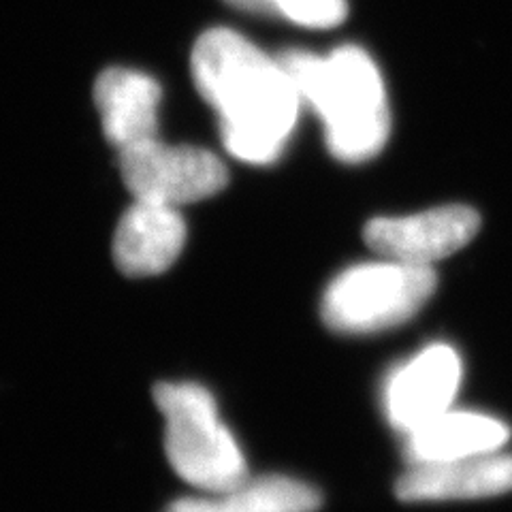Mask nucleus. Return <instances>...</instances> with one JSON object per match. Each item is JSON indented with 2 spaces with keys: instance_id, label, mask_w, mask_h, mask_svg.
Instances as JSON below:
<instances>
[{
  "instance_id": "obj_2",
  "label": "nucleus",
  "mask_w": 512,
  "mask_h": 512,
  "mask_svg": "<svg viewBox=\"0 0 512 512\" xmlns=\"http://www.w3.org/2000/svg\"><path fill=\"white\" fill-rule=\"evenodd\" d=\"M278 62L301 103L325 124L329 152L342 163H365L380 154L391 133L382 75L370 54L342 45L329 56L284 52Z\"/></svg>"
},
{
  "instance_id": "obj_13",
  "label": "nucleus",
  "mask_w": 512,
  "mask_h": 512,
  "mask_svg": "<svg viewBox=\"0 0 512 512\" xmlns=\"http://www.w3.org/2000/svg\"><path fill=\"white\" fill-rule=\"evenodd\" d=\"M224 3L248 13L282 18L303 28H335L348 15L346 0H224Z\"/></svg>"
},
{
  "instance_id": "obj_7",
  "label": "nucleus",
  "mask_w": 512,
  "mask_h": 512,
  "mask_svg": "<svg viewBox=\"0 0 512 512\" xmlns=\"http://www.w3.org/2000/svg\"><path fill=\"white\" fill-rule=\"evenodd\" d=\"M463 365L457 350L434 344L389 376L382 391V408L391 427L406 436L451 408L459 391Z\"/></svg>"
},
{
  "instance_id": "obj_1",
  "label": "nucleus",
  "mask_w": 512,
  "mask_h": 512,
  "mask_svg": "<svg viewBox=\"0 0 512 512\" xmlns=\"http://www.w3.org/2000/svg\"><path fill=\"white\" fill-rule=\"evenodd\" d=\"M190 71L220 120L222 143L235 158L269 165L286 148L301 99L282 64L229 28L203 32Z\"/></svg>"
},
{
  "instance_id": "obj_8",
  "label": "nucleus",
  "mask_w": 512,
  "mask_h": 512,
  "mask_svg": "<svg viewBox=\"0 0 512 512\" xmlns=\"http://www.w3.org/2000/svg\"><path fill=\"white\" fill-rule=\"evenodd\" d=\"M395 491L399 500L410 504L493 498L512 491V455L495 451L410 466Z\"/></svg>"
},
{
  "instance_id": "obj_3",
  "label": "nucleus",
  "mask_w": 512,
  "mask_h": 512,
  "mask_svg": "<svg viewBox=\"0 0 512 512\" xmlns=\"http://www.w3.org/2000/svg\"><path fill=\"white\" fill-rule=\"evenodd\" d=\"M154 402L165 416V451L188 485L222 493L242 485L248 463L229 427L220 421L214 395L197 382H160Z\"/></svg>"
},
{
  "instance_id": "obj_5",
  "label": "nucleus",
  "mask_w": 512,
  "mask_h": 512,
  "mask_svg": "<svg viewBox=\"0 0 512 512\" xmlns=\"http://www.w3.org/2000/svg\"><path fill=\"white\" fill-rule=\"evenodd\" d=\"M120 173L135 199L171 207L210 199L229 184L227 167L210 150L158 137L120 150Z\"/></svg>"
},
{
  "instance_id": "obj_6",
  "label": "nucleus",
  "mask_w": 512,
  "mask_h": 512,
  "mask_svg": "<svg viewBox=\"0 0 512 512\" xmlns=\"http://www.w3.org/2000/svg\"><path fill=\"white\" fill-rule=\"evenodd\" d=\"M480 229V216L466 205L434 207L412 216L374 218L365 224L363 237L382 259L431 267L455 254Z\"/></svg>"
},
{
  "instance_id": "obj_9",
  "label": "nucleus",
  "mask_w": 512,
  "mask_h": 512,
  "mask_svg": "<svg viewBox=\"0 0 512 512\" xmlns=\"http://www.w3.org/2000/svg\"><path fill=\"white\" fill-rule=\"evenodd\" d=\"M184 244L186 222L178 207L135 199L116 227L114 261L124 276H158L178 261Z\"/></svg>"
},
{
  "instance_id": "obj_4",
  "label": "nucleus",
  "mask_w": 512,
  "mask_h": 512,
  "mask_svg": "<svg viewBox=\"0 0 512 512\" xmlns=\"http://www.w3.org/2000/svg\"><path fill=\"white\" fill-rule=\"evenodd\" d=\"M438 286L434 267L393 259L361 263L335 276L323 295L325 325L342 335H372L404 325Z\"/></svg>"
},
{
  "instance_id": "obj_10",
  "label": "nucleus",
  "mask_w": 512,
  "mask_h": 512,
  "mask_svg": "<svg viewBox=\"0 0 512 512\" xmlns=\"http://www.w3.org/2000/svg\"><path fill=\"white\" fill-rule=\"evenodd\" d=\"M92 94L103 133L118 152L158 137V105L163 90L152 75L111 67L96 77Z\"/></svg>"
},
{
  "instance_id": "obj_12",
  "label": "nucleus",
  "mask_w": 512,
  "mask_h": 512,
  "mask_svg": "<svg viewBox=\"0 0 512 512\" xmlns=\"http://www.w3.org/2000/svg\"><path fill=\"white\" fill-rule=\"evenodd\" d=\"M320 502V493L301 480L259 476L205 498L175 500L165 512H316Z\"/></svg>"
},
{
  "instance_id": "obj_11",
  "label": "nucleus",
  "mask_w": 512,
  "mask_h": 512,
  "mask_svg": "<svg viewBox=\"0 0 512 512\" xmlns=\"http://www.w3.org/2000/svg\"><path fill=\"white\" fill-rule=\"evenodd\" d=\"M508 440V425L495 416L448 408L404 436V457L410 466L453 461L495 453Z\"/></svg>"
}]
</instances>
